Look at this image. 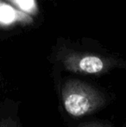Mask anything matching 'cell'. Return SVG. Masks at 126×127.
<instances>
[{
	"label": "cell",
	"mask_w": 126,
	"mask_h": 127,
	"mask_svg": "<svg viewBox=\"0 0 126 127\" xmlns=\"http://www.w3.org/2000/svg\"><path fill=\"white\" fill-rule=\"evenodd\" d=\"M65 114L81 119L99 112L111 102V95L103 87L75 77H65L55 83Z\"/></svg>",
	"instance_id": "6da1fadb"
},
{
	"label": "cell",
	"mask_w": 126,
	"mask_h": 127,
	"mask_svg": "<svg viewBox=\"0 0 126 127\" xmlns=\"http://www.w3.org/2000/svg\"><path fill=\"white\" fill-rule=\"evenodd\" d=\"M52 62L58 68L73 74L99 77L114 69L125 68L123 59L111 54L59 45L52 54Z\"/></svg>",
	"instance_id": "7a4b0ae2"
},
{
	"label": "cell",
	"mask_w": 126,
	"mask_h": 127,
	"mask_svg": "<svg viewBox=\"0 0 126 127\" xmlns=\"http://www.w3.org/2000/svg\"><path fill=\"white\" fill-rule=\"evenodd\" d=\"M37 13L36 0H0V26H27Z\"/></svg>",
	"instance_id": "3957f363"
},
{
	"label": "cell",
	"mask_w": 126,
	"mask_h": 127,
	"mask_svg": "<svg viewBox=\"0 0 126 127\" xmlns=\"http://www.w3.org/2000/svg\"><path fill=\"white\" fill-rule=\"evenodd\" d=\"M19 105V101L11 98H5L0 103V127H23Z\"/></svg>",
	"instance_id": "277c9868"
},
{
	"label": "cell",
	"mask_w": 126,
	"mask_h": 127,
	"mask_svg": "<svg viewBox=\"0 0 126 127\" xmlns=\"http://www.w3.org/2000/svg\"><path fill=\"white\" fill-rule=\"evenodd\" d=\"M74 127H116L113 125L103 120H86L80 121L76 124Z\"/></svg>",
	"instance_id": "5b68a950"
},
{
	"label": "cell",
	"mask_w": 126,
	"mask_h": 127,
	"mask_svg": "<svg viewBox=\"0 0 126 127\" xmlns=\"http://www.w3.org/2000/svg\"><path fill=\"white\" fill-rule=\"evenodd\" d=\"M0 89H1V81H0Z\"/></svg>",
	"instance_id": "8992f818"
}]
</instances>
